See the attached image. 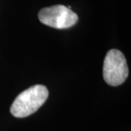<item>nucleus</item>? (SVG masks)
Instances as JSON below:
<instances>
[{"mask_svg": "<svg viewBox=\"0 0 131 131\" xmlns=\"http://www.w3.org/2000/svg\"><path fill=\"white\" fill-rule=\"evenodd\" d=\"M48 96L49 91L45 86L34 85L15 98L10 107V112L14 117L19 118L28 117L43 106Z\"/></svg>", "mask_w": 131, "mask_h": 131, "instance_id": "f257e3e1", "label": "nucleus"}, {"mask_svg": "<svg viewBox=\"0 0 131 131\" xmlns=\"http://www.w3.org/2000/svg\"><path fill=\"white\" fill-rule=\"evenodd\" d=\"M129 76V67L124 54L118 49H111L104 60L103 78L107 84L118 86Z\"/></svg>", "mask_w": 131, "mask_h": 131, "instance_id": "f03ea898", "label": "nucleus"}, {"mask_svg": "<svg viewBox=\"0 0 131 131\" xmlns=\"http://www.w3.org/2000/svg\"><path fill=\"white\" fill-rule=\"evenodd\" d=\"M38 19L48 27L56 29H67L77 23L78 17L68 7L59 4L41 9L38 13Z\"/></svg>", "mask_w": 131, "mask_h": 131, "instance_id": "7ed1b4c3", "label": "nucleus"}]
</instances>
